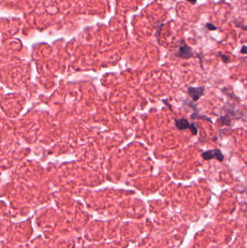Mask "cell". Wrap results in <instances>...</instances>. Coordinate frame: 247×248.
Returning <instances> with one entry per match:
<instances>
[{"label":"cell","instance_id":"obj_1","mask_svg":"<svg viewBox=\"0 0 247 248\" xmlns=\"http://www.w3.org/2000/svg\"><path fill=\"white\" fill-rule=\"evenodd\" d=\"M175 56L180 57V58L188 60V59H190L192 57H194V53L193 51H192V49L191 48V47H189V46L184 42V40H180V46H179L178 50L177 52H176Z\"/></svg>","mask_w":247,"mask_h":248},{"label":"cell","instance_id":"obj_2","mask_svg":"<svg viewBox=\"0 0 247 248\" xmlns=\"http://www.w3.org/2000/svg\"><path fill=\"white\" fill-rule=\"evenodd\" d=\"M202 157L205 160H210L212 159H215L220 162H223L224 160V155L220 149H210V150L205 151L202 154Z\"/></svg>","mask_w":247,"mask_h":248},{"label":"cell","instance_id":"obj_3","mask_svg":"<svg viewBox=\"0 0 247 248\" xmlns=\"http://www.w3.org/2000/svg\"><path fill=\"white\" fill-rule=\"evenodd\" d=\"M205 86H190L188 88V94L191 97L192 101L193 102L198 101V100L200 99L201 97H202L205 94Z\"/></svg>","mask_w":247,"mask_h":248},{"label":"cell","instance_id":"obj_4","mask_svg":"<svg viewBox=\"0 0 247 248\" xmlns=\"http://www.w3.org/2000/svg\"><path fill=\"white\" fill-rule=\"evenodd\" d=\"M175 127L178 129L179 131L186 130V129H190L191 124L189 123L186 118H175Z\"/></svg>","mask_w":247,"mask_h":248},{"label":"cell","instance_id":"obj_5","mask_svg":"<svg viewBox=\"0 0 247 248\" xmlns=\"http://www.w3.org/2000/svg\"><path fill=\"white\" fill-rule=\"evenodd\" d=\"M217 122L220 123V125H225V126H230L231 124V119L228 116H220L217 120Z\"/></svg>","mask_w":247,"mask_h":248},{"label":"cell","instance_id":"obj_6","mask_svg":"<svg viewBox=\"0 0 247 248\" xmlns=\"http://www.w3.org/2000/svg\"><path fill=\"white\" fill-rule=\"evenodd\" d=\"M190 117L191 118H192V119H203V120H205V121H209V122L212 123V121L210 119V118L207 117V116H203V115L199 114L198 113H194L193 114L191 115Z\"/></svg>","mask_w":247,"mask_h":248},{"label":"cell","instance_id":"obj_7","mask_svg":"<svg viewBox=\"0 0 247 248\" xmlns=\"http://www.w3.org/2000/svg\"><path fill=\"white\" fill-rule=\"evenodd\" d=\"M189 129H190L191 134L194 136L197 135V133H198V129H197V127L196 126V125L194 124V123H191V127Z\"/></svg>","mask_w":247,"mask_h":248},{"label":"cell","instance_id":"obj_8","mask_svg":"<svg viewBox=\"0 0 247 248\" xmlns=\"http://www.w3.org/2000/svg\"><path fill=\"white\" fill-rule=\"evenodd\" d=\"M219 55L220 56V57H222V60H223V61L225 62V63H228V62H230V58L229 57H228V55H224V54H222V53H219Z\"/></svg>","mask_w":247,"mask_h":248},{"label":"cell","instance_id":"obj_9","mask_svg":"<svg viewBox=\"0 0 247 248\" xmlns=\"http://www.w3.org/2000/svg\"><path fill=\"white\" fill-rule=\"evenodd\" d=\"M206 28L210 31H215L217 29V27L216 26L212 23H208L206 24Z\"/></svg>","mask_w":247,"mask_h":248},{"label":"cell","instance_id":"obj_10","mask_svg":"<svg viewBox=\"0 0 247 248\" xmlns=\"http://www.w3.org/2000/svg\"><path fill=\"white\" fill-rule=\"evenodd\" d=\"M241 54H244V55H246L247 54V46L246 45H243L242 46L241 49Z\"/></svg>","mask_w":247,"mask_h":248},{"label":"cell","instance_id":"obj_11","mask_svg":"<svg viewBox=\"0 0 247 248\" xmlns=\"http://www.w3.org/2000/svg\"><path fill=\"white\" fill-rule=\"evenodd\" d=\"M186 1H189V2H190L191 4H195L196 3H197V0H186Z\"/></svg>","mask_w":247,"mask_h":248}]
</instances>
